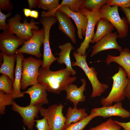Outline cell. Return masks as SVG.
<instances>
[{"label": "cell", "instance_id": "1", "mask_svg": "<svg viewBox=\"0 0 130 130\" xmlns=\"http://www.w3.org/2000/svg\"><path fill=\"white\" fill-rule=\"evenodd\" d=\"M71 75L72 72L66 68L53 71L41 68L39 70L37 81L46 86V91L59 94L76 80V77H71Z\"/></svg>", "mask_w": 130, "mask_h": 130}, {"label": "cell", "instance_id": "2", "mask_svg": "<svg viewBox=\"0 0 130 130\" xmlns=\"http://www.w3.org/2000/svg\"><path fill=\"white\" fill-rule=\"evenodd\" d=\"M127 77L124 70L119 66L118 72L112 77L113 83L110 92L106 97L102 98L100 100L103 106L112 105L113 103L121 102L124 99V91L129 79Z\"/></svg>", "mask_w": 130, "mask_h": 130}, {"label": "cell", "instance_id": "3", "mask_svg": "<svg viewBox=\"0 0 130 130\" xmlns=\"http://www.w3.org/2000/svg\"><path fill=\"white\" fill-rule=\"evenodd\" d=\"M73 54L76 61L72 63V66L80 67L85 73L92 87V91L91 97L93 98L101 96L108 88V85L100 83L97 77L98 73L95 68L88 66L86 60L87 54L82 56L76 52H73Z\"/></svg>", "mask_w": 130, "mask_h": 130}, {"label": "cell", "instance_id": "4", "mask_svg": "<svg viewBox=\"0 0 130 130\" xmlns=\"http://www.w3.org/2000/svg\"><path fill=\"white\" fill-rule=\"evenodd\" d=\"M118 6H112L106 4L102 6L99 9L101 18L108 20L117 29L118 38H125L127 35L129 27L128 23L124 17L121 18L118 12Z\"/></svg>", "mask_w": 130, "mask_h": 130}, {"label": "cell", "instance_id": "5", "mask_svg": "<svg viewBox=\"0 0 130 130\" xmlns=\"http://www.w3.org/2000/svg\"><path fill=\"white\" fill-rule=\"evenodd\" d=\"M21 19V16L18 13L7 19L8 29L12 33L26 41L32 36V30L39 29V27L36 25L40 23L34 21L33 19L28 23L25 18L23 23H21L20 22Z\"/></svg>", "mask_w": 130, "mask_h": 130}, {"label": "cell", "instance_id": "6", "mask_svg": "<svg viewBox=\"0 0 130 130\" xmlns=\"http://www.w3.org/2000/svg\"><path fill=\"white\" fill-rule=\"evenodd\" d=\"M57 21L56 18L53 16L41 17L39 19V22L42 25L44 31L43 55L41 67L43 69H49L51 64L58 59L52 54L49 42L50 29Z\"/></svg>", "mask_w": 130, "mask_h": 130}, {"label": "cell", "instance_id": "7", "mask_svg": "<svg viewBox=\"0 0 130 130\" xmlns=\"http://www.w3.org/2000/svg\"><path fill=\"white\" fill-rule=\"evenodd\" d=\"M78 11L86 16L88 20L84 39L80 43L79 47L76 50L78 54L84 56L86 55V50L88 49L89 44L94 35L95 26L101 18V16L99 9L91 11L84 8H80Z\"/></svg>", "mask_w": 130, "mask_h": 130}, {"label": "cell", "instance_id": "8", "mask_svg": "<svg viewBox=\"0 0 130 130\" xmlns=\"http://www.w3.org/2000/svg\"><path fill=\"white\" fill-rule=\"evenodd\" d=\"M42 60L31 57L24 58L22 63L21 89L25 90L28 86L38 83L39 68Z\"/></svg>", "mask_w": 130, "mask_h": 130}, {"label": "cell", "instance_id": "9", "mask_svg": "<svg viewBox=\"0 0 130 130\" xmlns=\"http://www.w3.org/2000/svg\"><path fill=\"white\" fill-rule=\"evenodd\" d=\"M64 106L62 104H54L47 108L41 107V116L46 119L51 130H63L65 127L66 117L63 113Z\"/></svg>", "mask_w": 130, "mask_h": 130}, {"label": "cell", "instance_id": "10", "mask_svg": "<svg viewBox=\"0 0 130 130\" xmlns=\"http://www.w3.org/2000/svg\"><path fill=\"white\" fill-rule=\"evenodd\" d=\"M32 37L26 41L22 46L17 49L16 53L29 54L39 58L42 56L40 48L44 41V29L42 28L40 29L32 30Z\"/></svg>", "mask_w": 130, "mask_h": 130}, {"label": "cell", "instance_id": "11", "mask_svg": "<svg viewBox=\"0 0 130 130\" xmlns=\"http://www.w3.org/2000/svg\"><path fill=\"white\" fill-rule=\"evenodd\" d=\"M26 41L15 35L8 29L0 34V49L2 53L8 56L15 54L17 48L23 45Z\"/></svg>", "mask_w": 130, "mask_h": 130}, {"label": "cell", "instance_id": "12", "mask_svg": "<svg viewBox=\"0 0 130 130\" xmlns=\"http://www.w3.org/2000/svg\"><path fill=\"white\" fill-rule=\"evenodd\" d=\"M43 104L35 105H29L22 107L18 105L14 100L12 104V110L18 113L23 119L24 124L29 130H33L35 122V118H38V114Z\"/></svg>", "mask_w": 130, "mask_h": 130}, {"label": "cell", "instance_id": "13", "mask_svg": "<svg viewBox=\"0 0 130 130\" xmlns=\"http://www.w3.org/2000/svg\"><path fill=\"white\" fill-rule=\"evenodd\" d=\"M97 117L100 116L105 118L117 116L124 119L130 117V112L124 108L121 102L116 103L114 105L94 108L92 110Z\"/></svg>", "mask_w": 130, "mask_h": 130}, {"label": "cell", "instance_id": "14", "mask_svg": "<svg viewBox=\"0 0 130 130\" xmlns=\"http://www.w3.org/2000/svg\"><path fill=\"white\" fill-rule=\"evenodd\" d=\"M55 15L58 22L59 30L76 44L75 29L71 18L66 14L58 10L55 12Z\"/></svg>", "mask_w": 130, "mask_h": 130}, {"label": "cell", "instance_id": "15", "mask_svg": "<svg viewBox=\"0 0 130 130\" xmlns=\"http://www.w3.org/2000/svg\"><path fill=\"white\" fill-rule=\"evenodd\" d=\"M118 38L117 32L111 33L108 34L96 42L92 47V50L90 55L92 57L103 51L116 49L120 52L122 47L118 44L117 39Z\"/></svg>", "mask_w": 130, "mask_h": 130}, {"label": "cell", "instance_id": "16", "mask_svg": "<svg viewBox=\"0 0 130 130\" xmlns=\"http://www.w3.org/2000/svg\"><path fill=\"white\" fill-rule=\"evenodd\" d=\"M46 87L44 84L38 83L32 85L23 93L28 94L30 98L29 105H35L49 104Z\"/></svg>", "mask_w": 130, "mask_h": 130}, {"label": "cell", "instance_id": "17", "mask_svg": "<svg viewBox=\"0 0 130 130\" xmlns=\"http://www.w3.org/2000/svg\"><path fill=\"white\" fill-rule=\"evenodd\" d=\"M57 10L66 14L73 20L77 28L78 38L80 39H82L83 36H85L88 25L87 17L79 11L77 12L71 11L65 5L59 7Z\"/></svg>", "mask_w": 130, "mask_h": 130}, {"label": "cell", "instance_id": "18", "mask_svg": "<svg viewBox=\"0 0 130 130\" xmlns=\"http://www.w3.org/2000/svg\"><path fill=\"white\" fill-rule=\"evenodd\" d=\"M81 81L82 84L80 87H78L76 85L72 84L65 90L66 95V99L72 103L74 106H77L79 103L84 102L85 100L84 92L86 90V81L84 78H81Z\"/></svg>", "mask_w": 130, "mask_h": 130}, {"label": "cell", "instance_id": "19", "mask_svg": "<svg viewBox=\"0 0 130 130\" xmlns=\"http://www.w3.org/2000/svg\"><path fill=\"white\" fill-rule=\"evenodd\" d=\"M16 63L15 70L14 82L13 83V91L12 95L14 99L22 97L24 96L20 91L22 74V63L25 58L21 53L15 54Z\"/></svg>", "mask_w": 130, "mask_h": 130}, {"label": "cell", "instance_id": "20", "mask_svg": "<svg viewBox=\"0 0 130 130\" xmlns=\"http://www.w3.org/2000/svg\"><path fill=\"white\" fill-rule=\"evenodd\" d=\"M120 52V55L117 56H112L108 54L106 58L105 62L108 65L112 62L118 64L125 70L128 79L130 78V52L129 49L126 48Z\"/></svg>", "mask_w": 130, "mask_h": 130}, {"label": "cell", "instance_id": "21", "mask_svg": "<svg viewBox=\"0 0 130 130\" xmlns=\"http://www.w3.org/2000/svg\"><path fill=\"white\" fill-rule=\"evenodd\" d=\"M58 47L60 51L58 54L59 57L57 60L58 62L60 64H65L66 66V69L72 72V75H75L76 72L72 67L70 57L71 51L74 50V48L70 42L60 45Z\"/></svg>", "mask_w": 130, "mask_h": 130}, {"label": "cell", "instance_id": "22", "mask_svg": "<svg viewBox=\"0 0 130 130\" xmlns=\"http://www.w3.org/2000/svg\"><path fill=\"white\" fill-rule=\"evenodd\" d=\"M97 30L91 43H96L108 34L112 32L114 27L107 20L101 18L96 25Z\"/></svg>", "mask_w": 130, "mask_h": 130}, {"label": "cell", "instance_id": "23", "mask_svg": "<svg viewBox=\"0 0 130 130\" xmlns=\"http://www.w3.org/2000/svg\"><path fill=\"white\" fill-rule=\"evenodd\" d=\"M3 62L0 68V73L7 76L13 83L14 81V72L15 62L16 60V54L7 56L1 52Z\"/></svg>", "mask_w": 130, "mask_h": 130}, {"label": "cell", "instance_id": "24", "mask_svg": "<svg viewBox=\"0 0 130 130\" xmlns=\"http://www.w3.org/2000/svg\"><path fill=\"white\" fill-rule=\"evenodd\" d=\"M88 116L84 109H78L76 106H74L73 108L69 107L67 110L66 115L65 127L82 120Z\"/></svg>", "mask_w": 130, "mask_h": 130}, {"label": "cell", "instance_id": "25", "mask_svg": "<svg viewBox=\"0 0 130 130\" xmlns=\"http://www.w3.org/2000/svg\"><path fill=\"white\" fill-rule=\"evenodd\" d=\"M59 5V0H37L38 8L47 11L42 12V15L43 17L51 16L55 17V13Z\"/></svg>", "mask_w": 130, "mask_h": 130}, {"label": "cell", "instance_id": "26", "mask_svg": "<svg viewBox=\"0 0 130 130\" xmlns=\"http://www.w3.org/2000/svg\"><path fill=\"white\" fill-rule=\"evenodd\" d=\"M96 116L91 110L90 114L87 117L78 122L71 124L65 127L63 130H83L91 121Z\"/></svg>", "mask_w": 130, "mask_h": 130}, {"label": "cell", "instance_id": "27", "mask_svg": "<svg viewBox=\"0 0 130 130\" xmlns=\"http://www.w3.org/2000/svg\"><path fill=\"white\" fill-rule=\"evenodd\" d=\"M121 127L117 124L111 117L106 122L87 130H120Z\"/></svg>", "mask_w": 130, "mask_h": 130}, {"label": "cell", "instance_id": "28", "mask_svg": "<svg viewBox=\"0 0 130 130\" xmlns=\"http://www.w3.org/2000/svg\"><path fill=\"white\" fill-rule=\"evenodd\" d=\"M13 82L6 75L2 74L0 77V91L12 95L13 93Z\"/></svg>", "mask_w": 130, "mask_h": 130}, {"label": "cell", "instance_id": "29", "mask_svg": "<svg viewBox=\"0 0 130 130\" xmlns=\"http://www.w3.org/2000/svg\"><path fill=\"white\" fill-rule=\"evenodd\" d=\"M108 0H84L80 8H84L90 11L99 9L106 4Z\"/></svg>", "mask_w": 130, "mask_h": 130}, {"label": "cell", "instance_id": "30", "mask_svg": "<svg viewBox=\"0 0 130 130\" xmlns=\"http://www.w3.org/2000/svg\"><path fill=\"white\" fill-rule=\"evenodd\" d=\"M12 95L6 94L0 91V114L2 115L5 113L6 106L12 105L14 101Z\"/></svg>", "mask_w": 130, "mask_h": 130}, {"label": "cell", "instance_id": "31", "mask_svg": "<svg viewBox=\"0 0 130 130\" xmlns=\"http://www.w3.org/2000/svg\"><path fill=\"white\" fill-rule=\"evenodd\" d=\"M83 1L84 0H63L59 7L65 5L71 11L77 12L79 11Z\"/></svg>", "mask_w": 130, "mask_h": 130}, {"label": "cell", "instance_id": "32", "mask_svg": "<svg viewBox=\"0 0 130 130\" xmlns=\"http://www.w3.org/2000/svg\"><path fill=\"white\" fill-rule=\"evenodd\" d=\"M106 4L111 6H117L120 8H130V0H108Z\"/></svg>", "mask_w": 130, "mask_h": 130}, {"label": "cell", "instance_id": "33", "mask_svg": "<svg viewBox=\"0 0 130 130\" xmlns=\"http://www.w3.org/2000/svg\"><path fill=\"white\" fill-rule=\"evenodd\" d=\"M35 126L37 130H51L45 118L35 120Z\"/></svg>", "mask_w": 130, "mask_h": 130}, {"label": "cell", "instance_id": "34", "mask_svg": "<svg viewBox=\"0 0 130 130\" xmlns=\"http://www.w3.org/2000/svg\"><path fill=\"white\" fill-rule=\"evenodd\" d=\"M12 14L11 12H8L7 14H5L3 13L0 9V29L5 31L8 29L7 24L6 23V21L8 17H10Z\"/></svg>", "mask_w": 130, "mask_h": 130}, {"label": "cell", "instance_id": "35", "mask_svg": "<svg viewBox=\"0 0 130 130\" xmlns=\"http://www.w3.org/2000/svg\"><path fill=\"white\" fill-rule=\"evenodd\" d=\"M13 6L9 0H0V8L3 11H11Z\"/></svg>", "mask_w": 130, "mask_h": 130}, {"label": "cell", "instance_id": "36", "mask_svg": "<svg viewBox=\"0 0 130 130\" xmlns=\"http://www.w3.org/2000/svg\"><path fill=\"white\" fill-rule=\"evenodd\" d=\"M115 122L122 127L123 130H130V121L127 122H122L114 120Z\"/></svg>", "mask_w": 130, "mask_h": 130}, {"label": "cell", "instance_id": "37", "mask_svg": "<svg viewBox=\"0 0 130 130\" xmlns=\"http://www.w3.org/2000/svg\"><path fill=\"white\" fill-rule=\"evenodd\" d=\"M120 9L124 13L128 24L130 27V8H120Z\"/></svg>", "mask_w": 130, "mask_h": 130}, {"label": "cell", "instance_id": "38", "mask_svg": "<svg viewBox=\"0 0 130 130\" xmlns=\"http://www.w3.org/2000/svg\"><path fill=\"white\" fill-rule=\"evenodd\" d=\"M127 84L124 90L125 97L130 101V78L129 79Z\"/></svg>", "mask_w": 130, "mask_h": 130}, {"label": "cell", "instance_id": "39", "mask_svg": "<svg viewBox=\"0 0 130 130\" xmlns=\"http://www.w3.org/2000/svg\"><path fill=\"white\" fill-rule=\"evenodd\" d=\"M29 9H31L37 6V0H28Z\"/></svg>", "mask_w": 130, "mask_h": 130}, {"label": "cell", "instance_id": "40", "mask_svg": "<svg viewBox=\"0 0 130 130\" xmlns=\"http://www.w3.org/2000/svg\"><path fill=\"white\" fill-rule=\"evenodd\" d=\"M39 13L36 10H31L30 17L35 19H38L39 17Z\"/></svg>", "mask_w": 130, "mask_h": 130}, {"label": "cell", "instance_id": "41", "mask_svg": "<svg viewBox=\"0 0 130 130\" xmlns=\"http://www.w3.org/2000/svg\"><path fill=\"white\" fill-rule=\"evenodd\" d=\"M31 9L26 8H24L23 10L25 16L26 17H30V14L31 11Z\"/></svg>", "mask_w": 130, "mask_h": 130}]
</instances>
